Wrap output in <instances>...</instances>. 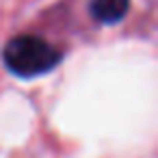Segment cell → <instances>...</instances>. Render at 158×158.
I'll return each instance as SVG.
<instances>
[{"mask_svg":"<svg viewBox=\"0 0 158 158\" xmlns=\"http://www.w3.org/2000/svg\"><path fill=\"white\" fill-rule=\"evenodd\" d=\"M91 11L102 24H115L126 15L128 0H93Z\"/></svg>","mask_w":158,"mask_h":158,"instance_id":"7a4b0ae2","label":"cell"},{"mask_svg":"<svg viewBox=\"0 0 158 158\" xmlns=\"http://www.w3.org/2000/svg\"><path fill=\"white\" fill-rule=\"evenodd\" d=\"M2 61L13 76L35 78L54 69L61 61V52L41 37L20 35L5 46Z\"/></svg>","mask_w":158,"mask_h":158,"instance_id":"6da1fadb","label":"cell"}]
</instances>
